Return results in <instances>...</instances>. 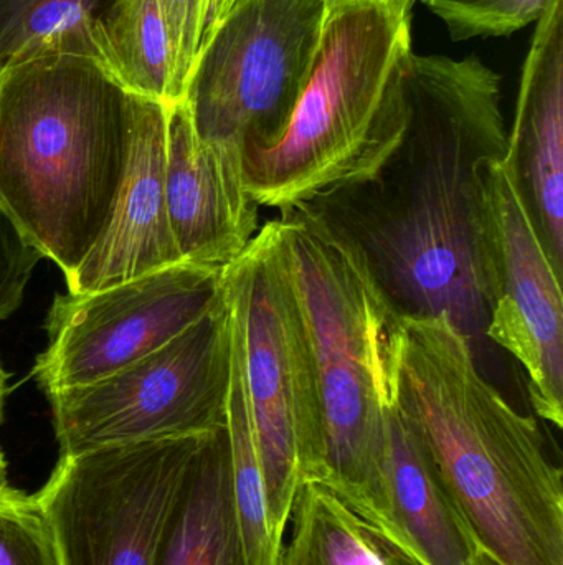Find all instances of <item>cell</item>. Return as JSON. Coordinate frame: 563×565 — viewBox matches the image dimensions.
<instances>
[{
  "label": "cell",
  "instance_id": "1",
  "mask_svg": "<svg viewBox=\"0 0 563 565\" xmlns=\"http://www.w3.org/2000/svg\"><path fill=\"white\" fill-rule=\"evenodd\" d=\"M405 92V136L379 174L310 204L354 235L402 315H448L473 342L489 316L483 169L508 148L501 76L412 52Z\"/></svg>",
  "mask_w": 563,
  "mask_h": 565
},
{
  "label": "cell",
  "instance_id": "2",
  "mask_svg": "<svg viewBox=\"0 0 563 565\" xmlns=\"http://www.w3.org/2000/svg\"><path fill=\"white\" fill-rule=\"evenodd\" d=\"M397 401L485 553L502 565H563L562 468L448 315H403Z\"/></svg>",
  "mask_w": 563,
  "mask_h": 565
},
{
  "label": "cell",
  "instance_id": "3",
  "mask_svg": "<svg viewBox=\"0 0 563 565\" xmlns=\"http://www.w3.org/2000/svg\"><path fill=\"white\" fill-rule=\"evenodd\" d=\"M313 352L323 407L316 483L393 536L383 488L386 415L399 391L403 315L366 252L313 204L274 221Z\"/></svg>",
  "mask_w": 563,
  "mask_h": 565
},
{
  "label": "cell",
  "instance_id": "4",
  "mask_svg": "<svg viewBox=\"0 0 563 565\" xmlns=\"http://www.w3.org/2000/svg\"><path fill=\"white\" fill-rule=\"evenodd\" d=\"M129 146L131 95L95 56L0 70V209L65 280L108 224Z\"/></svg>",
  "mask_w": 563,
  "mask_h": 565
},
{
  "label": "cell",
  "instance_id": "5",
  "mask_svg": "<svg viewBox=\"0 0 563 565\" xmlns=\"http://www.w3.org/2000/svg\"><path fill=\"white\" fill-rule=\"evenodd\" d=\"M410 13L380 2L329 7L320 56L286 131L243 151L260 207L310 204L379 174L409 125Z\"/></svg>",
  "mask_w": 563,
  "mask_h": 565
},
{
  "label": "cell",
  "instance_id": "6",
  "mask_svg": "<svg viewBox=\"0 0 563 565\" xmlns=\"http://www.w3.org/2000/svg\"><path fill=\"white\" fill-rule=\"evenodd\" d=\"M221 280L240 332L271 530L283 544L297 484L316 483L323 467V407L274 221L224 268Z\"/></svg>",
  "mask_w": 563,
  "mask_h": 565
},
{
  "label": "cell",
  "instance_id": "7",
  "mask_svg": "<svg viewBox=\"0 0 563 565\" xmlns=\"http://www.w3.org/2000/svg\"><path fill=\"white\" fill-rule=\"evenodd\" d=\"M230 306L215 305L159 351L83 387L48 394L59 455L210 434L227 424Z\"/></svg>",
  "mask_w": 563,
  "mask_h": 565
},
{
  "label": "cell",
  "instance_id": "8",
  "mask_svg": "<svg viewBox=\"0 0 563 565\" xmlns=\"http://www.w3.org/2000/svg\"><path fill=\"white\" fill-rule=\"evenodd\" d=\"M327 0H247L212 36L187 93L202 141L270 148L280 141L320 56Z\"/></svg>",
  "mask_w": 563,
  "mask_h": 565
},
{
  "label": "cell",
  "instance_id": "9",
  "mask_svg": "<svg viewBox=\"0 0 563 565\" xmlns=\"http://www.w3.org/2000/svg\"><path fill=\"white\" fill-rule=\"evenodd\" d=\"M202 438L59 455L35 494L59 565H155L165 520Z\"/></svg>",
  "mask_w": 563,
  "mask_h": 565
},
{
  "label": "cell",
  "instance_id": "10",
  "mask_svg": "<svg viewBox=\"0 0 563 565\" xmlns=\"http://www.w3.org/2000/svg\"><path fill=\"white\" fill-rule=\"evenodd\" d=\"M221 271L182 264L85 295H56L33 377L46 395L108 377L174 341L217 301Z\"/></svg>",
  "mask_w": 563,
  "mask_h": 565
},
{
  "label": "cell",
  "instance_id": "11",
  "mask_svg": "<svg viewBox=\"0 0 563 565\" xmlns=\"http://www.w3.org/2000/svg\"><path fill=\"white\" fill-rule=\"evenodd\" d=\"M488 277L485 338L524 367L538 417L563 427V274L522 204L505 158L483 169Z\"/></svg>",
  "mask_w": 563,
  "mask_h": 565
},
{
  "label": "cell",
  "instance_id": "12",
  "mask_svg": "<svg viewBox=\"0 0 563 565\" xmlns=\"http://www.w3.org/2000/svg\"><path fill=\"white\" fill-rule=\"evenodd\" d=\"M165 201L182 260L224 270L260 232L243 151L202 141L184 102L169 106Z\"/></svg>",
  "mask_w": 563,
  "mask_h": 565
},
{
  "label": "cell",
  "instance_id": "13",
  "mask_svg": "<svg viewBox=\"0 0 563 565\" xmlns=\"http://www.w3.org/2000/svg\"><path fill=\"white\" fill-rule=\"evenodd\" d=\"M169 105L131 95L128 169L101 237L75 274L69 295H85L182 264L165 201Z\"/></svg>",
  "mask_w": 563,
  "mask_h": 565
},
{
  "label": "cell",
  "instance_id": "14",
  "mask_svg": "<svg viewBox=\"0 0 563 565\" xmlns=\"http://www.w3.org/2000/svg\"><path fill=\"white\" fill-rule=\"evenodd\" d=\"M505 162L552 264L563 274V0H554L538 20Z\"/></svg>",
  "mask_w": 563,
  "mask_h": 565
},
{
  "label": "cell",
  "instance_id": "15",
  "mask_svg": "<svg viewBox=\"0 0 563 565\" xmlns=\"http://www.w3.org/2000/svg\"><path fill=\"white\" fill-rule=\"evenodd\" d=\"M383 488L393 536L423 565H472L481 547L393 398L386 415Z\"/></svg>",
  "mask_w": 563,
  "mask_h": 565
},
{
  "label": "cell",
  "instance_id": "16",
  "mask_svg": "<svg viewBox=\"0 0 563 565\" xmlns=\"http://www.w3.org/2000/svg\"><path fill=\"white\" fill-rule=\"evenodd\" d=\"M155 565H247L227 425L198 444L165 520Z\"/></svg>",
  "mask_w": 563,
  "mask_h": 565
},
{
  "label": "cell",
  "instance_id": "17",
  "mask_svg": "<svg viewBox=\"0 0 563 565\" xmlns=\"http://www.w3.org/2000/svg\"><path fill=\"white\" fill-rule=\"evenodd\" d=\"M290 518L293 533L277 565H423L321 484H297Z\"/></svg>",
  "mask_w": 563,
  "mask_h": 565
},
{
  "label": "cell",
  "instance_id": "18",
  "mask_svg": "<svg viewBox=\"0 0 563 565\" xmlns=\"http://www.w3.org/2000/svg\"><path fill=\"white\" fill-rule=\"evenodd\" d=\"M96 53L126 93L172 105V52L161 0H112L96 25Z\"/></svg>",
  "mask_w": 563,
  "mask_h": 565
},
{
  "label": "cell",
  "instance_id": "19",
  "mask_svg": "<svg viewBox=\"0 0 563 565\" xmlns=\"http://www.w3.org/2000/svg\"><path fill=\"white\" fill-rule=\"evenodd\" d=\"M228 299V298H227ZM230 306V305H228ZM227 434L231 487L247 565H277L283 544L274 540L268 513L267 488L258 451L253 408L245 377L240 332L230 309V379L227 392Z\"/></svg>",
  "mask_w": 563,
  "mask_h": 565
},
{
  "label": "cell",
  "instance_id": "20",
  "mask_svg": "<svg viewBox=\"0 0 563 565\" xmlns=\"http://www.w3.org/2000/svg\"><path fill=\"white\" fill-rule=\"evenodd\" d=\"M112 0H0V70L43 55L95 56L96 25Z\"/></svg>",
  "mask_w": 563,
  "mask_h": 565
},
{
  "label": "cell",
  "instance_id": "21",
  "mask_svg": "<svg viewBox=\"0 0 563 565\" xmlns=\"http://www.w3.org/2000/svg\"><path fill=\"white\" fill-rule=\"evenodd\" d=\"M171 39L172 105L187 93L192 73L221 23L247 0H161Z\"/></svg>",
  "mask_w": 563,
  "mask_h": 565
},
{
  "label": "cell",
  "instance_id": "22",
  "mask_svg": "<svg viewBox=\"0 0 563 565\" xmlns=\"http://www.w3.org/2000/svg\"><path fill=\"white\" fill-rule=\"evenodd\" d=\"M455 42L506 36L538 22L554 0H422Z\"/></svg>",
  "mask_w": 563,
  "mask_h": 565
},
{
  "label": "cell",
  "instance_id": "23",
  "mask_svg": "<svg viewBox=\"0 0 563 565\" xmlns=\"http://www.w3.org/2000/svg\"><path fill=\"white\" fill-rule=\"evenodd\" d=\"M0 565H59L35 494L0 487Z\"/></svg>",
  "mask_w": 563,
  "mask_h": 565
},
{
  "label": "cell",
  "instance_id": "24",
  "mask_svg": "<svg viewBox=\"0 0 563 565\" xmlns=\"http://www.w3.org/2000/svg\"><path fill=\"white\" fill-rule=\"evenodd\" d=\"M42 258L0 209V321L19 309Z\"/></svg>",
  "mask_w": 563,
  "mask_h": 565
},
{
  "label": "cell",
  "instance_id": "25",
  "mask_svg": "<svg viewBox=\"0 0 563 565\" xmlns=\"http://www.w3.org/2000/svg\"><path fill=\"white\" fill-rule=\"evenodd\" d=\"M349 2H380L386 3V6L393 7V9L402 10V12L410 13L412 12L416 0H327V6L334 7Z\"/></svg>",
  "mask_w": 563,
  "mask_h": 565
},
{
  "label": "cell",
  "instance_id": "26",
  "mask_svg": "<svg viewBox=\"0 0 563 565\" xmlns=\"http://www.w3.org/2000/svg\"><path fill=\"white\" fill-rule=\"evenodd\" d=\"M7 391H9V374L0 364V424L3 422V408H6Z\"/></svg>",
  "mask_w": 563,
  "mask_h": 565
},
{
  "label": "cell",
  "instance_id": "27",
  "mask_svg": "<svg viewBox=\"0 0 563 565\" xmlns=\"http://www.w3.org/2000/svg\"><path fill=\"white\" fill-rule=\"evenodd\" d=\"M472 565H502L499 563L498 559H495V557L489 556L488 553H485V551L479 550L478 554H476L475 561H473Z\"/></svg>",
  "mask_w": 563,
  "mask_h": 565
},
{
  "label": "cell",
  "instance_id": "28",
  "mask_svg": "<svg viewBox=\"0 0 563 565\" xmlns=\"http://www.w3.org/2000/svg\"><path fill=\"white\" fill-rule=\"evenodd\" d=\"M2 484H7V461L6 455L0 450V487H2Z\"/></svg>",
  "mask_w": 563,
  "mask_h": 565
}]
</instances>
